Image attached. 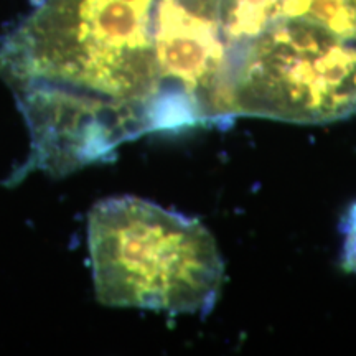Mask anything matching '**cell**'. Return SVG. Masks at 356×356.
<instances>
[{"label": "cell", "instance_id": "1", "mask_svg": "<svg viewBox=\"0 0 356 356\" xmlns=\"http://www.w3.org/2000/svg\"><path fill=\"white\" fill-rule=\"evenodd\" d=\"M149 0H43L0 47L30 136L22 173L63 177L160 131Z\"/></svg>", "mask_w": 356, "mask_h": 356}, {"label": "cell", "instance_id": "2", "mask_svg": "<svg viewBox=\"0 0 356 356\" xmlns=\"http://www.w3.org/2000/svg\"><path fill=\"white\" fill-rule=\"evenodd\" d=\"M88 246L102 305L207 315L220 299L225 261L195 218L137 197L106 198L89 213Z\"/></svg>", "mask_w": 356, "mask_h": 356}, {"label": "cell", "instance_id": "3", "mask_svg": "<svg viewBox=\"0 0 356 356\" xmlns=\"http://www.w3.org/2000/svg\"><path fill=\"white\" fill-rule=\"evenodd\" d=\"M226 115L322 126L356 114V42L280 12L236 58Z\"/></svg>", "mask_w": 356, "mask_h": 356}, {"label": "cell", "instance_id": "4", "mask_svg": "<svg viewBox=\"0 0 356 356\" xmlns=\"http://www.w3.org/2000/svg\"><path fill=\"white\" fill-rule=\"evenodd\" d=\"M343 234V248H341V266L346 273L356 274V203L350 204L345 211L340 225Z\"/></svg>", "mask_w": 356, "mask_h": 356}]
</instances>
